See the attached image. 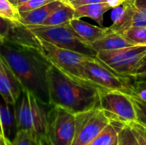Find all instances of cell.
I'll list each match as a JSON object with an SVG mask.
<instances>
[{
    "instance_id": "1",
    "label": "cell",
    "mask_w": 146,
    "mask_h": 145,
    "mask_svg": "<svg viewBox=\"0 0 146 145\" xmlns=\"http://www.w3.org/2000/svg\"><path fill=\"white\" fill-rule=\"evenodd\" d=\"M0 54L23 90L29 91L40 103L50 107L47 83L50 64L36 52L8 38H0Z\"/></svg>"
},
{
    "instance_id": "2",
    "label": "cell",
    "mask_w": 146,
    "mask_h": 145,
    "mask_svg": "<svg viewBox=\"0 0 146 145\" xmlns=\"http://www.w3.org/2000/svg\"><path fill=\"white\" fill-rule=\"evenodd\" d=\"M50 105L62 107L76 115L98 108L99 93L97 86L79 81L50 65L47 70Z\"/></svg>"
},
{
    "instance_id": "3",
    "label": "cell",
    "mask_w": 146,
    "mask_h": 145,
    "mask_svg": "<svg viewBox=\"0 0 146 145\" xmlns=\"http://www.w3.org/2000/svg\"><path fill=\"white\" fill-rule=\"evenodd\" d=\"M47 108L50 107L40 103L29 91L23 90L15 105L17 131H27L41 144L48 145Z\"/></svg>"
},
{
    "instance_id": "4",
    "label": "cell",
    "mask_w": 146,
    "mask_h": 145,
    "mask_svg": "<svg viewBox=\"0 0 146 145\" xmlns=\"http://www.w3.org/2000/svg\"><path fill=\"white\" fill-rule=\"evenodd\" d=\"M25 26L38 37L57 47L74 50L89 56L96 57L97 56L98 52L76 33L69 23L59 26L38 25Z\"/></svg>"
},
{
    "instance_id": "5",
    "label": "cell",
    "mask_w": 146,
    "mask_h": 145,
    "mask_svg": "<svg viewBox=\"0 0 146 145\" xmlns=\"http://www.w3.org/2000/svg\"><path fill=\"white\" fill-rule=\"evenodd\" d=\"M146 56V45H135L113 50H102L96 57L115 73L133 78L140 61Z\"/></svg>"
},
{
    "instance_id": "6",
    "label": "cell",
    "mask_w": 146,
    "mask_h": 145,
    "mask_svg": "<svg viewBox=\"0 0 146 145\" xmlns=\"http://www.w3.org/2000/svg\"><path fill=\"white\" fill-rule=\"evenodd\" d=\"M84 68L87 80L99 89L119 91L133 96V79L115 73L97 57L86 61Z\"/></svg>"
},
{
    "instance_id": "7",
    "label": "cell",
    "mask_w": 146,
    "mask_h": 145,
    "mask_svg": "<svg viewBox=\"0 0 146 145\" xmlns=\"http://www.w3.org/2000/svg\"><path fill=\"white\" fill-rule=\"evenodd\" d=\"M47 119L48 145H72L75 132V115L62 107L51 106Z\"/></svg>"
},
{
    "instance_id": "8",
    "label": "cell",
    "mask_w": 146,
    "mask_h": 145,
    "mask_svg": "<svg viewBox=\"0 0 146 145\" xmlns=\"http://www.w3.org/2000/svg\"><path fill=\"white\" fill-rule=\"evenodd\" d=\"M98 108L104 111L111 119L121 121L124 123L137 121V115L131 96L119 91L98 90Z\"/></svg>"
},
{
    "instance_id": "9",
    "label": "cell",
    "mask_w": 146,
    "mask_h": 145,
    "mask_svg": "<svg viewBox=\"0 0 146 145\" xmlns=\"http://www.w3.org/2000/svg\"><path fill=\"white\" fill-rule=\"evenodd\" d=\"M110 122V118L99 108L76 114L72 145H88Z\"/></svg>"
},
{
    "instance_id": "10",
    "label": "cell",
    "mask_w": 146,
    "mask_h": 145,
    "mask_svg": "<svg viewBox=\"0 0 146 145\" xmlns=\"http://www.w3.org/2000/svg\"><path fill=\"white\" fill-rule=\"evenodd\" d=\"M22 91V86L0 54V96L8 103L15 105Z\"/></svg>"
},
{
    "instance_id": "11",
    "label": "cell",
    "mask_w": 146,
    "mask_h": 145,
    "mask_svg": "<svg viewBox=\"0 0 146 145\" xmlns=\"http://www.w3.org/2000/svg\"><path fill=\"white\" fill-rule=\"evenodd\" d=\"M135 12L134 2L126 0L121 5L112 9V25L109 26L110 32L122 34L133 26V21Z\"/></svg>"
},
{
    "instance_id": "12",
    "label": "cell",
    "mask_w": 146,
    "mask_h": 145,
    "mask_svg": "<svg viewBox=\"0 0 146 145\" xmlns=\"http://www.w3.org/2000/svg\"><path fill=\"white\" fill-rule=\"evenodd\" d=\"M16 132L15 105L8 103L0 96V134L11 142Z\"/></svg>"
},
{
    "instance_id": "13",
    "label": "cell",
    "mask_w": 146,
    "mask_h": 145,
    "mask_svg": "<svg viewBox=\"0 0 146 145\" xmlns=\"http://www.w3.org/2000/svg\"><path fill=\"white\" fill-rule=\"evenodd\" d=\"M69 24L76 32V33L89 44H92L110 32L109 27L94 26L80 20V18H74L71 20Z\"/></svg>"
},
{
    "instance_id": "14",
    "label": "cell",
    "mask_w": 146,
    "mask_h": 145,
    "mask_svg": "<svg viewBox=\"0 0 146 145\" xmlns=\"http://www.w3.org/2000/svg\"><path fill=\"white\" fill-rule=\"evenodd\" d=\"M63 3L61 0H54L38 9L20 13V23L25 26H38L42 25L43 22L54 12L56 9L61 7Z\"/></svg>"
},
{
    "instance_id": "15",
    "label": "cell",
    "mask_w": 146,
    "mask_h": 145,
    "mask_svg": "<svg viewBox=\"0 0 146 145\" xmlns=\"http://www.w3.org/2000/svg\"><path fill=\"white\" fill-rule=\"evenodd\" d=\"M91 45L97 52L102 50H113L125 47L135 46L133 45L122 34L113 32H108L105 36L92 43Z\"/></svg>"
},
{
    "instance_id": "16",
    "label": "cell",
    "mask_w": 146,
    "mask_h": 145,
    "mask_svg": "<svg viewBox=\"0 0 146 145\" xmlns=\"http://www.w3.org/2000/svg\"><path fill=\"white\" fill-rule=\"evenodd\" d=\"M112 8L106 3H91L86 5L80 6L75 10V18L87 17L95 21L100 26H103L104 24V16L106 12L110 10Z\"/></svg>"
},
{
    "instance_id": "17",
    "label": "cell",
    "mask_w": 146,
    "mask_h": 145,
    "mask_svg": "<svg viewBox=\"0 0 146 145\" xmlns=\"http://www.w3.org/2000/svg\"><path fill=\"white\" fill-rule=\"evenodd\" d=\"M126 123L110 118V122L88 145H111L116 139L119 131Z\"/></svg>"
},
{
    "instance_id": "18",
    "label": "cell",
    "mask_w": 146,
    "mask_h": 145,
    "mask_svg": "<svg viewBox=\"0 0 146 145\" xmlns=\"http://www.w3.org/2000/svg\"><path fill=\"white\" fill-rule=\"evenodd\" d=\"M75 18L74 9L68 4L63 3L61 7L52 12L50 16L43 22L44 26H59L68 24L71 20Z\"/></svg>"
},
{
    "instance_id": "19",
    "label": "cell",
    "mask_w": 146,
    "mask_h": 145,
    "mask_svg": "<svg viewBox=\"0 0 146 145\" xmlns=\"http://www.w3.org/2000/svg\"><path fill=\"white\" fill-rule=\"evenodd\" d=\"M0 17L13 23H20L21 15L17 7L9 0H0Z\"/></svg>"
},
{
    "instance_id": "20",
    "label": "cell",
    "mask_w": 146,
    "mask_h": 145,
    "mask_svg": "<svg viewBox=\"0 0 146 145\" xmlns=\"http://www.w3.org/2000/svg\"><path fill=\"white\" fill-rule=\"evenodd\" d=\"M123 36L133 45H146V26H132L123 33Z\"/></svg>"
},
{
    "instance_id": "21",
    "label": "cell",
    "mask_w": 146,
    "mask_h": 145,
    "mask_svg": "<svg viewBox=\"0 0 146 145\" xmlns=\"http://www.w3.org/2000/svg\"><path fill=\"white\" fill-rule=\"evenodd\" d=\"M117 145H141L129 124L126 123L119 131Z\"/></svg>"
},
{
    "instance_id": "22",
    "label": "cell",
    "mask_w": 146,
    "mask_h": 145,
    "mask_svg": "<svg viewBox=\"0 0 146 145\" xmlns=\"http://www.w3.org/2000/svg\"><path fill=\"white\" fill-rule=\"evenodd\" d=\"M135 12L133 26H146V0H134Z\"/></svg>"
},
{
    "instance_id": "23",
    "label": "cell",
    "mask_w": 146,
    "mask_h": 145,
    "mask_svg": "<svg viewBox=\"0 0 146 145\" xmlns=\"http://www.w3.org/2000/svg\"><path fill=\"white\" fill-rule=\"evenodd\" d=\"M9 145H42L33 138L27 131L18 130L14 139L10 142Z\"/></svg>"
},
{
    "instance_id": "24",
    "label": "cell",
    "mask_w": 146,
    "mask_h": 145,
    "mask_svg": "<svg viewBox=\"0 0 146 145\" xmlns=\"http://www.w3.org/2000/svg\"><path fill=\"white\" fill-rule=\"evenodd\" d=\"M133 103L135 107L136 115H137V121L139 124L142 125L146 128V103L143 102L139 98L131 96Z\"/></svg>"
},
{
    "instance_id": "25",
    "label": "cell",
    "mask_w": 146,
    "mask_h": 145,
    "mask_svg": "<svg viewBox=\"0 0 146 145\" xmlns=\"http://www.w3.org/2000/svg\"><path fill=\"white\" fill-rule=\"evenodd\" d=\"M133 96L146 103V79H133Z\"/></svg>"
},
{
    "instance_id": "26",
    "label": "cell",
    "mask_w": 146,
    "mask_h": 145,
    "mask_svg": "<svg viewBox=\"0 0 146 145\" xmlns=\"http://www.w3.org/2000/svg\"><path fill=\"white\" fill-rule=\"evenodd\" d=\"M54 0H29L26 3H23L17 6L18 11L20 13L31 11L36 9H38L50 2H53Z\"/></svg>"
},
{
    "instance_id": "27",
    "label": "cell",
    "mask_w": 146,
    "mask_h": 145,
    "mask_svg": "<svg viewBox=\"0 0 146 145\" xmlns=\"http://www.w3.org/2000/svg\"><path fill=\"white\" fill-rule=\"evenodd\" d=\"M133 79H146V56L140 61L139 66L137 67L133 75Z\"/></svg>"
},
{
    "instance_id": "28",
    "label": "cell",
    "mask_w": 146,
    "mask_h": 145,
    "mask_svg": "<svg viewBox=\"0 0 146 145\" xmlns=\"http://www.w3.org/2000/svg\"><path fill=\"white\" fill-rule=\"evenodd\" d=\"M13 22L0 17V38H6L9 33Z\"/></svg>"
},
{
    "instance_id": "29",
    "label": "cell",
    "mask_w": 146,
    "mask_h": 145,
    "mask_svg": "<svg viewBox=\"0 0 146 145\" xmlns=\"http://www.w3.org/2000/svg\"><path fill=\"white\" fill-rule=\"evenodd\" d=\"M104 3V1L103 0H78L72 4V7L74 9H76L82 5H86V4H91V3Z\"/></svg>"
},
{
    "instance_id": "30",
    "label": "cell",
    "mask_w": 146,
    "mask_h": 145,
    "mask_svg": "<svg viewBox=\"0 0 146 145\" xmlns=\"http://www.w3.org/2000/svg\"><path fill=\"white\" fill-rule=\"evenodd\" d=\"M129 125L131 126V127L135 130L136 132H138L139 133H140L146 140V128L145 126H143L142 125L139 124L138 122H133V123H129Z\"/></svg>"
},
{
    "instance_id": "31",
    "label": "cell",
    "mask_w": 146,
    "mask_h": 145,
    "mask_svg": "<svg viewBox=\"0 0 146 145\" xmlns=\"http://www.w3.org/2000/svg\"><path fill=\"white\" fill-rule=\"evenodd\" d=\"M103 1L104 3H106L107 4H109L112 9H114L124 3L126 0H103Z\"/></svg>"
},
{
    "instance_id": "32",
    "label": "cell",
    "mask_w": 146,
    "mask_h": 145,
    "mask_svg": "<svg viewBox=\"0 0 146 145\" xmlns=\"http://www.w3.org/2000/svg\"><path fill=\"white\" fill-rule=\"evenodd\" d=\"M133 129V128H132ZM133 132H134V133L136 134V137H137V138H138V140H139V142L140 143V144L141 145H146V140L145 138L140 134V133H139L138 132H136L135 130H133Z\"/></svg>"
},
{
    "instance_id": "33",
    "label": "cell",
    "mask_w": 146,
    "mask_h": 145,
    "mask_svg": "<svg viewBox=\"0 0 146 145\" xmlns=\"http://www.w3.org/2000/svg\"><path fill=\"white\" fill-rule=\"evenodd\" d=\"M10 142L0 134V145H9Z\"/></svg>"
},
{
    "instance_id": "34",
    "label": "cell",
    "mask_w": 146,
    "mask_h": 145,
    "mask_svg": "<svg viewBox=\"0 0 146 145\" xmlns=\"http://www.w3.org/2000/svg\"><path fill=\"white\" fill-rule=\"evenodd\" d=\"M63 3H65V4H68V5H70V6H72V4L74 3V2H76V1H78V0H61Z\"/></svg>"
},
{
    "instance_id": "35",
    "label": "cell",
    "mask_w": 146,
    "mask_h": 145,
    "mask_svg": "<svg viewBox=\"0 0 146 145\" xmlns=\"http://www.w3.org/2000/svg\"><path fill=\"white\" fill-rule=\"evenodd\" d=\"M27 1H29V0H15V6L17 7L18 5H20V4H21L23 3H26Z\"/></svg>"
},
{
    "instance_id": "36",
    "label": "cell",
    "mask_w": 146,
    "mask_h": 145,
    "mask_svg": "<svg viewBox=\"0 0 146 145\" xmlns=\"http://www.w3.org/2000/svg\"><path fill=\"white\" fill-rule=\"evenodd\" d=\"M9 2H10L11 3H13V4H14V5L15 6V0H9Z\"/></svg>"
},
{
    "instance_id": "37",
    "label": "cell",
    "mask_w": 146,
    "mask_h": 145,
    "mask_svg": "<svg viewBox=\"0 0 146 145\" xmlns=\"http://www.w3.org/2000/svg\"><path fill=\"white\" fill-rule=\"evenodd\" d=\"M111 145H117V139H116V140H115V142H114V143H113Z\"/></svg>"
}]
</instances>
